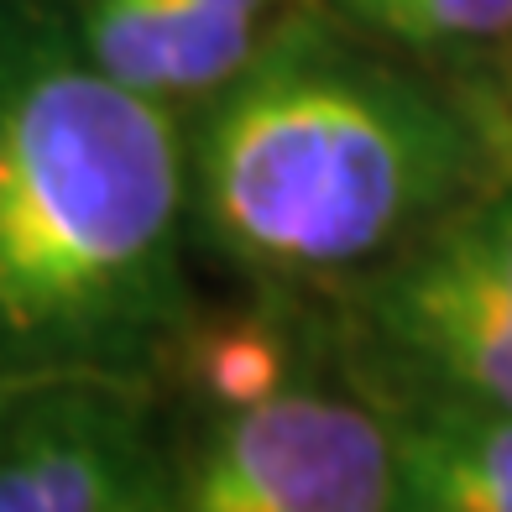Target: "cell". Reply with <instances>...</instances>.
Returning <instances> with one entry per match:
<instances>
[{"label":"cell","instance_id":"3","mask_svg":"<svg viewBox=\"0 0 512 512\" xmlns=\"http://www.w3.org/2000/svg\"><path fill=\"white\" fill-rule=\"evenodd\" d=\"M0 512H173L142 377H0Z\"/></svg>","mask_w":512,"mask_h":512},{"label":"cell","instance_id":"4","mask_svg":"<svg viewBox=\"0 0 512 512\" xmlns=\"http://www.w3.org/2000/svg\"><path fill=\"white\" fill-rule=\"evenodd\" d=\"M173 512H392V434L361 403L277 387L215 418Z\"/></svg>","mask_w":512,"mask_h":512},{"label":"cell","instance_id":"9","mask_svg":"<svg viewBox=\"0 0 512 512\" xmlns=\"http://www.w3.org/2000/svg\"><path fill=\"white\" fill-rule=\"evenodd\" d=\"M361 27L403 48H471L512 32V0H335Z\"/></svg>","mask_w":512,"mask_h":512},{"label":"cell","instance_id":"6","mask_svg":"<svg viewBox=\"0 0 512 512\" xmlns=\"http://www.w3.org/2000/svg\"><path fill=\"white\" fill-rule=\"evenodd\" d=\"M79 53L152 100L220 89L256 53V32L204 0H68Z\"/></svg>","mask_w":512,"mask_h":512},{"label":"cell","instance_id":"10","mask_svg":"<svg viewBox=\"0 0 512 512\" xmlns=\"http://www.w3.org/2000/svg\"><path fill=\"white\" fill-rule=\"evenodd\" d=\"M288 377L283 340L267 324H230V330L199 335L194 345V382L225 408H246L272 398Z\"/></svg>","mask_w":512,"mask_h":512},{"label":"cell","instance_id":"8","mask_svg":"<svg viewBox=\"0 0 512 512\" xmlns=\"http://www.w3.org/2000/svg\"><path fill=\"white\" fill-rule=\"evenodd\" d=\"M418 251H429L450 277L512 319V189L439 220Z\"/></svg>","mask_w":512,"mask_h":512},{"label":"cell","instance_id":"1","mask_svg":"<svg viewBox=\"0 0 512 512\" xmlns=\"http://www.w3.org/2000/svg\"><path fill=\"white\" fill-rule=\"evenodd\" d=\"M183 215L168 105L0 37V377H142L189 319Z\"/></svg>","mask_w":512,"mask_h":512},{"label":"cell","instance_id":"2","mask_svg":"<svg viewBox=\"0 0 512 512\" xmlns=\"http://www.w3.org/2000/svg\"><path fill=\"white\" fill-rule=\"evenodd\" d=\"M471 173V136L403 74L293 21L225 79L199 131L194 209L246 272H351Z\"/></svg>","mask_w":512,"mask_h":512},{"label":"cell","instance_id":"7","mask_svg":"<svg viewBox=\"0 0 512 512\" xmlns=\"http://www.w3.org/2000/svg\"><path fill=\"white\" fill-rule=\"evenodd\" d=\"M392 512H512V408L445 392L392 429Z\"/></svg>","mask_w":512,"mask_h":512},{"label":"cell","instance_id":"5","mask_svg":"<svg viewBox=\"0 0 512 512\" xmlns=\"http://www.w3.org/2000/svg\"><path fill=\"white\" fill-rule=\"evenodd\" d=\"M366 304L377 335L445 382L450 398L512 408V319L450 277L429 251L392 262L371 283Z\"/></svg>","mask_w":512,"mask_h":512}]
</instances>
